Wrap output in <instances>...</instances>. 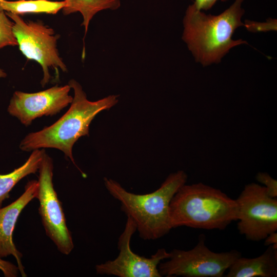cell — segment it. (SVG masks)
<instances>
[{"mask_svg": "<svg viewBox=\"0 0 277 277\" xmlns=\"http://www.w3.org/2000/svg\"><path fill=\"white\" fill-rule=\"evenodd\" d=\"M68 85L73 90L74 96L68 111L51 125L28 134L19 147L27 152L42 148L58 149L85 176L75 164L72 154L73 145L80 137L89 135V126L95 116L115 105L118 101V95H110L96 101H90L77 81L70 80Z\"/></svg>", "mask_w": 277, "mask_h": 277, "instance_id": "6da1fadb", "label": "cell"}, {"mask_svg": "<svg viewBox=\"0 0 277 277\" xmlns=\"http://www.w3.org/2000/svg\"><path fill=\"white\" fill-rule=\"evenodd\" d=\"M243 1L235 0L217 15L206 14L193 4L188 7L183 19L182 39L196 62L203 66L219 63L232 48L247 44L242 39L232 38L235 30L244 26L241 21L245 12L241 6Z\"/></svg>", "mask_w": 277, "mask_h": 277, "instance_id": "7a4b0ae2", "label": "cell"}, {"mask_svg": "<svg viewBox=\"0 0 277 277\" xmlns=\"http://www.w3.org/2000/svg\"><path fill=\"white\" fill-rule=\"evenodd\" d=\"M187 180L184 171H177L170 174L157 190L143 194L128 192L111 179L105 177L104 181L109 193L120 202L121 210L135 222L140 237L153 240L164 236L172 229L170 204Z\"/></svg>", "mask_w": 277, "mask_h": 277, "instance_id": "3957f363", "label": "cell"}, {"mask_svg": "<svg viewBox=\"0 0 277 277\" xmlns=\"http://www.w3.org/2000/svg\"><path fill=\"white\" fill-rule=\"evenodd\" d=\"M238 205L220 190L202 183L183 185L169 208L172 228L224 230L238 219Z\"/></svg>", "mask_w": 277, "mask_h": 277, "instance_id": "277c9868", "label": "cell"}, {"mask_svg": "<svg viewBox=\"0 0 277 277\" xmlns=\"http://www.w3.org/2000/svg\"><path fill=\"white\" fill-rule=\"evenodd\" d=\"M5 13L13 22V31L21 52L27 59L35 61L41 66L43 76L41 84L43 87L51 77L50 68L54 69L57 74L58 69L67 71L57 48L59 34H55L52 28L41 21H25L20 15Z\"/></svg>", "mask_w": 277, "mask_h": 277, "instance_id": "5b68a950", "label": "cell"}, {"mask_svg": "<svg viewBox=\"0 0 277 277\" xmlns=\"http://www.w3.org/2000/svg\"><path fill=\"white\" fill-rule=\"evenodd\" d=\"M204 235L191 249H175L170 252L168 260L161 262L159 271L167 277H222L234 261L241 256L235 250L220 253L210 250L205 244Z\"/></svg>", "mask_w": 277, "mask_h": 277, "instance_id": "8992f818", "label": "cell"}, {"mask_svg": "<svg viewBox=\"0 0 277 277\" xmlns=\"http://www.w3.org/2000/svg\"><path fill=\"white\" fill-rule=\"evenodd\" d=\"M235 200L238 229L247 240L260 241L276 231L277 200L268 195L265 187L247 184Z\"/></svg>", "mask_w": 277, "mask_h": 277, "instance_id": "52a82bcc", "label": "cell"}, {"mask_svg": "<svg viewBox=\"0 0 277 277\" xmlns=\"http://www.w3.org/2000/svg\"><path fill=\"white\" fill-rule=\"evenodd\" d=\"M38 212L47 235L53 241L62 253L68 255L74 244L68 228L62 204L53 184L52 159L45 153L38 169Z\"/></svg>", "mask_w": 277, "mask_h": 277, "instance_id": "ba28073f", "label": "cell"}, {"mask_svg": "<svg viewBox=\"0 0 277 277\" xmlns=\"http://www.w3.org/2000/svg\"><path fill=\"white\" fill-rule=\"evenodd\" d=\"M136 231L135 222L127 217L124 229L120 235L117 246L119 253L113 260H109L95 266L96 273L101 275L119 277H161L159 265L170 256L164 248H161L150 258L135 253L131 249L130 241Z\"/></svg>", "mask_w": 277, "mask_h": 277, "instance_id": "9c48e42d", "label": "cell"}, {"mask_svg": "<svg viewBox=\"0 0 277 277\" xmlns=\"http://www.w3.org/2000/svg\"><path fill=\"white\" fill-rule=\"evenodd\" d=\"M71 89L67 84L56 85L34 93L16 91L10 100L8 112L28 127L35 119L55 115L70 104L73 100L69 94Z\"/></svg>", "mask_w": 277, "mask_h": 277, "instance_id": "30bf717a", "label": "cell"}, {"mask_svg": "<svg viewBox=\"0 0 277 277\" xmlns=\"http://www.w3.org/2000/svg\"><path fill=\"white\" fill-rule=\"evenodd\" d=\"M37 181H29L25 187L24 193L9 205L0 208V256L5 258L13 255L18 264L22 276H26L21 259L22 254L16 248L13 241V232L15 224L24 208L38 192Z\"/></svg>", "mask_w": 277, "mask_h": 277, "instance_id": "8fae6325", "label": "cell"}, {"mask_svg": "<svg viewBox=\"0 0 277 277\" xmlns=\"http://www.w3.org/2000/svg\"><path fill=\"white\" fill-rule=\"evenodd\" d=\"M228 270L226 277H276L277 248L268 246L264 252L254 258L241 256Z\"/></svg>", "mask_w": 277, "mask_h": 277, "instance_id": "7c38bea8", "label": "cell"}, {"mask_svg": "<svg viewBox=\"0 0 277 277\" xmlns=\"http://www.w3.org/2000/svg\"><path fill=\"white\" fill-rule=\"evenodd\" d=\"M45 153L43 148L34 150L21 166L9 173L0 174V208L4 201L9 197L10 192L18 182L38 171Z\"/></svg>", "mask_w": 277, "mask_h": 277, "instance_id": "4fadbf2b", "label": "cell"}, {"mask_svg": "<svg viewBox=\"0 0 277 277\" xmlns=\"http://www.w3.org/2000/svg\"><path fill=\"white\" fill-rule=\"evenodd\" d=\"M66 5L62 9L64 15H69L80 12L82 15L83 21L82 26L85 28V38L88 26L93 17L98 12L110 9L115 10L121 5L120 0H63Z\"/></svg>", "mask_w": 277, "mask_h": 277, "instance_id": "5bb4252c", "label": "cell"}, {"mask_svg": "<svg viewBox=\"0 0 277 277\" xmlns=\"http://www.w3.org/2000/svg\"><path fill=\"white\" fill-rule=\"evenodd\" d=\"M5 12L18 15L27 13H46L55 14L65 6L64 1L49 0H0Z\"/></svg>", "mask_w": 277, "mask_h": 277, "instance_id": "9a60e30c", "label": "cell"}, {"mask_svg": "<svg viewBox=\"0 0 277 277\" xmlns=\"http://www.w3.org/2000/svg\"><path fill=\"white\" fill-rule=\"evenodd\" d=\"M13 22L4 11L0 13V49L18 45L13 31Z\"/></svg>", "mask_w": 277, "mask_h": 277, "instance_id": "2e32d148", "label": "cell"}, {"mask_svg": "<svg viewBox=\"0 0 277 277\" xmlns=\"http://www.w3.org/2000/svg\"><path fill=\"white\" fill-rule=\"evenodd\" d=\"M256 180L265 187L268 195L273 198L277 197V181L266 172H259L256 175Z\"/></svg>", "mask_w": 277, "mask_h": 277, "instance_id": "e0dca14e", "label": "cell"}, {"mask_svg": "<svg viewBox=\"0 0 277 277\" xmlns=\"http://www.w3.org/2000/svg\"><path fill=\"white\" fill-rule=\"evenodd\" d=\"M268 23H258L248 20L245 21L244 26L248 30L252 32L268 31L270 30H276V19H269Z\"/></svg>", "mask_w": 277, "mask_h": 277, "instance_id": "ac0fdd59", "label": "cell"}, {"mask_svg": "<svg viewBox=\"0 0 277 277\" xmlns=\"http://www.w3.org/2000/svg\"><path fill=\"white\" fill-rule=\"evenodd\" d=\"M0 270L5 277H16L19 269L12 263L5 261L0 256Z\"/></svg>", "mask_w": 277, "mask_h": 277, "instance_id": "d6986e66", "label": "cell"}, {"mask_svg": "<svg viewBox=\"0 0 277 277\" xmlns=\"http://www.w3.org/2000/svg\"><path fill=\"white\" fill-rule=\"evenodd\" d=\"M218 0H195L193 4L199 10H208L211 9ZM226 2L229 0H221Z\"/></svg>", "mask_w": 277, "mask_h": 277, "instance_id": "ffe728a7", "label": "cell"}, {"mask_svg": "<svg viewBox=\"0 0 277 277\" xmlns=\"http://www.w3.org/2000/svg\"><path fill=\"white\" fill-rule=\"evenodd\" d=\"M264 245L266 246L277 244L276 231L269 234L265 239Z\"/></svg>", "mask_w": 277, "mask_h": 277, "instance_id": "44dd1931", "label": "cell"}, {"mask_svg": "<svg viewBox=\"0 0 277 277\" xmlns=\"http://www.w3.org/2000/svg\"><path fill=\"white\" fill-rule=\"evenodd\" d=\"M7 74L4 72L3 70L0 68V78L6 77Z\"/></svg>", "mask_w": 277, "mask_h": 277, "instance_id": "7402d4cb", "label": "cell"}, {"mask_svg": "<svg viewBox=\"0 0 277 277\" xmlns=\"http://www.w3.org/2000/svg\"><path fill=\"white\" fill-rule=\"evenodd\" d=\"M4 10H3V8H2V6L1 5V2H0V13L2 12Z\"/></svg>", "mask_w": 277, "mask_h": 277, "instance_id": "603a6c76", "label": "cell"}]
</instances>
